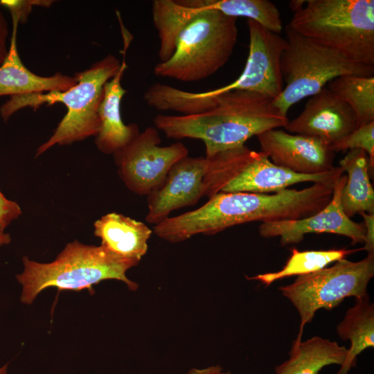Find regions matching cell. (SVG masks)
<instances>
[{
	"mask_svg": "<svg viewBox=\"0 0 374 374\" xmlns=\"http://www.w3.org/2000/svg\"><path fill=\"white\" fill-rule=\"evenodd\" d=\"M197 9L186 6L178 0H154L152 17L159 39L160 62L167 61L174 53L177 37Z\"/></svg>",
	"mask_w": 374,
	"mask_h": 374,
	"instance_id": "7402d4cb",
	"label": "cell"
},
{
	"mask_svg": "<svg viewBox=\"0 0 374 374\" xmlns=\"http://www.w3.org/2000/svg\"><path fill=\"white\" fill-rule=\"evenodd\" d=\"M339 167L347 173L341 195L345 214L350 218L357 213H374V190L370 180L372 171L367 154L360 149L350 150L339 161Z\"/></svg>",
	"mask_w": 374,
	"mask_h": 374,
	"instance_id": "ac0fdd59",
	"label": "cell"
},
{
	"mask_svg": "<svg viewBox=\"0 0 374 374\" xmlns=\"http://www.w3.org/2000/svg\"><path fill=\"white\" fill-rule=\"evenodd\" d=\"M186 374H232L224 371L220 365L211 366L205 368H192Z\"/></svg>",
	"mask_w": 374,
	"mask_h": 374,
	"instance_id": "f546056e",
	"label": "cell"
},
{
	"mask_svg": "<svg viewBox=\"0 0 374 374\" xmlns=\"http://www.w3.org/2000/svg\"><path fill=\"white\" fill-rule=\"evenodd\" d=\"M249 34V54L240 75L226 86L200 92L208 99L232 91L258 93L272 100L282 93L284 82L281 73V56L286 39L253 20H247Z\"/></svg>",
	"mask_w": 374,
	"mask_h": 374,
	"instance_id": "30bf717a",
	"label": "cell"
},
{
	"mask_svg": "<svg viewBox=\"0 0 374 374\" xmlns=\"http://www.w3.org/2000/svg\"><path fill=\"white\" fill-rule=\"evenodd\" d=\"M374 276V254L353 262L340 259L329 267L298 276L289 285L280 286L282 294L291 301L299 312L300 324L296 339L302 341L304 326L310 323L320 309L331 310L347 297L367 294V287Z\"/></svg>",
	"mask_w": 374,
	"mask_h": 374,
	"instance_id": "ba28073f",
	"label": "cell"
},
{
	"mask_svg": "<svg viewBox=\"0 0 374 374\" xmlns=\"http://www.w3.org/2000/svg\"><path fill=\"white\" fill-rule=\"evenodd\" d=\"M12 30L8 54L0 66V96L31 93L64 91L77 84L75 77L57 73L43 77L32 73L23 64L19 57L17 34L19 21L12 19Z\"/></svg>",
	"mask_w": 374,
	"mask_h": 374,
	"instance_id": "2e32d148",
	"label": "cell"
},
{
	"mask_svg": "<svg viewBox=\"0 0 374 374\" xmlns=\"http://www.w3.org/2000/svg\"><path fill=\"white\" fill-rule=\"evenodd\" d=\"M335 152L360 149L368 155L370 167L374 169V122L359 126L339 143L331 148Z\"/></svg>",
	"mask_w": 374,
	"mask_h": 374,
	"instance_id": "d4e9b609",
	"label": "cell"
},
{
	"mask_svg": "<svg viewBox=\"0 0 374 374\" xmlns=\"http://www.w3.org/2000/svg\"><path fill=\"white\" fill-rule=\"evenodd\" d=\"M181 4L197 8L216 10L231 17H245L280 34L283 29L277 7L268 0H178Z\"/></svg>",
	"mask_w": 374,
	"mask_h": 374,
	"instance_id": "44dd1931",
	"label": "cell"
},
{
	"mask_svg": "<svg viewBox=\"0 0 374 374\" xmlns=\"http://www.w3.org/2000/svg\"><path fill=\"white\" fill-rule=\"evenodd\" d=\"M346 179L347 176L343 174L334 187L330 202L317 213L300 220L261 223L260 235L279 237L282 246L300 243L305 234L312 233L337 234L350 238L353 244L364 243V224L350 220L342 208L341 195Z\"/></svg>",
	"mask_w": 374,
	"mask_h": 374,
	"instance_id": "8fae6325",
	"label": "cell"
},
{
	"mask_svg": "<svg viewBox=\"0 0 374 374\" xmlns=\"http://www.w3.org/2000/svg\"><path fill=\"white\" fill-rule=\"evenodd\" d=\"M195 8L177 37L172 55L154 66L157 76L199 81L213 75L231 56L238 37L237 19L213 9Z\"/></svg>",
	"mask_w": 374,
	"mask_h": 374,
	"instance_id": "5b68a950",
	"label": "cell"
},
{
	"mask_svg": "<svg viewBox=\"0 0 374 374\" xmlns=\"http://www.w3.org/2000/svg\"><path fill=\"white\" fill-rule=\"evenodd\" d=\"M305 1V0H292L290 2L289 5L291 10L295 12L304 6Z\"/></svg>",
	"mask_w": 374,
	"mask_h": 374,
	"instance_id": "4dcf8cb0",
	"label": "cell"
},
{
	"mask_svg": "<svg viewBox=\"0 0 374 374\" xmlns=\"http://www.w3.org/2000/svg\"><path fill=\"white\" fill-rule=\"evenodd\" d=\"M326 87L354 112L358 127L374 122V76L344 75Z\"/></svg>",
	"mask_w": 374,
	"mask_h": 374,
	"instance_id": "cb8c5ba5",
	"label": "cell"
},
{
	"mask_svg": "<svg viewBox=\"0 0 374 374\" xmlns=\"http://www.w3.org/2000/svg\"><path fill=\"white\" fill-rule=\"evenodd\" d=\"M348 348L319 336L292 344L289 359L275 367L274 374H318L331 364L341 366Z\"/></svg>",
	"mask_w": 374,
	"mask_h": 374,
	"instance_id": "d6986e66",
	"label": "cell"
},
{
	"mask_svg": "<svg viewBox=\"0 0 374 374\" xmlns=\"http://www.w3.org/2000/svg\"><path fill=\"white\" fill-rule=\"evenodd\" d=\"M359 214L364 219L363 224L365 227L363 249L366 250L368 254H374V213H361Z\"/></svg>",
	"mask_w": 374,
	"mask_h": 374,
	"instance_id": "83f0119b",
	"label": "cell"
},
{
	"mask_svg": "<svg viewBox=\"0 0 374 374\" xmlns=\"http://www.w3.org/2000/svg\"><path fill=\"white\" fill-rule=\"evenodd\" d=\"M121 67L119 60L109 54L74 77L77 84L64 91L14 95L1 105L0 114L6 121L17 111L31 107L34 109L46 103H61L67 112L53 135L36 150L38 157L55 145H69L96 136L100 122L98 108L103 96L105 84Z\"/></svg>",
	"mask_w": 374,
	"mask_h": 374,
	"instance_id": "7a4b0ae2",
	"label": "cell"
},
{
	"mask_svg": "<svg viewBox=\"0 0 374 374\" xmlns=\"http://www.w3.org/2000/svg\"><path fill=\"white\" fill-rule=\"evenodd\" d=\"M280 66L284 88L274 105L285 116L305 98L319 92L332 80L344 75L372 76L374 66L353 62L339 52L290 28Z\"/></svg>",
	"mask_w": 374,
	"mask_h": 374,
	"instance_id": "8992f818",
	"label": "cell"
},
{
	"mask_svg": "<svg viewBox=\"0 0 374 374\" xmlns=\"http://www.w3.org/2000/svg\"><path fill=\"white\" fill-rule=\"evenodd\" d=\"M124 36V48L121 67L117 73L103 87V96L98 108L100 130L96 136L97 148L104 154H115L127 146L140 133L136 124L125 125L121 112V100L127 91L122 87L121 80L127 69L126 51L130 39Z\"/></svg>",
	"mask_w": 374,
	"mask_h": 374,
	"instance_id": "9a60e30c",
	"label": "cell"
},
{
	"mask_svg": "<svg viewBox=\"0 0 374 374\" xmlns=\"http://www.w3.org/2000/svg\"><path fill=\"white\" fill-rule=\"evenodd\" d=\"M52 1H22V0H1L0 5L7 8L12 18L17 19L19 23H24L34 6H49Z\"/></svg>",
	"mask_w": 374,
	"mask_h": 374,
	"instance_id": "484cf974",
	"label": "cell"
},
{
	"mask_svg": "<svg viewBox=\"0 0 374 374\" xmlns=\"http://www.w3.org/2000/svg\"><path fill=\"white\" fill-rule=\"evenodd\" d=\"M263 153L280 167L302 175L332 170L335 152L322 141L272 129L257 136Z\"/></svg>",
	"mask_w": 374,
	"mask_h": 374,
	"instance_id": "7c38bea8",
	"label": "cell"
},
{
	"mask_svg": "<svg viewBox=\"0 0 374 374\" xmlns=\"http://www.w3.org/2000/svg\"><path fill=\"white\" fill-rule=\"evenodd\" d=\"M208 159L186 157L175 163L157 190L148 195L145 220L154 225L169 217L171 212L195 205L204 196V177Z\"/></svg>",
	"mask_w": 374,
	"mask_h": 374,
	"instance_id": "4fadbf2b",
	"label": "cell"
},
{
	"mask_svg": "<svg viewBox=\"0 0 374 374\" xmlns=\"http://www.w3.org/2000/svg\"><path fill=\"white\" fill-rule=\"evenodd\" d=\"M95 236L113 253L140 261L146 253L152 231L145 224L117 213H109L94 224Z\"/></svg>",
	"mask_w": 374,
	"mask_h": 374,
	"instance_id": "e0dca14e",
	"label": "cell"
},
{
	"mask_svg": "<svg viewBox=\"0 0 374 374\" xmlns=\"http://www.w3.org/2000/svg\"><path fill=\"white\" fill-rule=\"evenodd\" d=\"M139 261L119 256L103 246L86 245L77 240L68 243L51 262L40 263L23 258L24 271L17 275L22 285L21 301L31 304L44 289L91 290L92 285L107 279L125 283L131 290L138 285L126 272Z\"/></svg>",
	"mask_w": 374,
	"mask_h": 374,
	"instance_id": "3957f363",
	"label": "cell"
},
{
	"mask_svg": "<svg viewBox=\"0 0 374 374\" xmlns=\"http://www.w3.org/2000/svg\"><path fill=\"white\" fill-rule=\"evenodd\" d=\"M10 242V236L8 233L0 232V246L9 244Z\"/></svg>",
	"mask_w": 374,
	"mask_h": 374,
	"instance_id": "1f68e13d",
	"label": "cell"
},
{
	"mask_svg": "<svg viewBox=\"0 0 374 374\" xmlns=\"http://www.w3.org/2000/svg\"><path fill=\"white\" fill-rule=\"evenodd\" d=\"M161 141L158 130L149 127L113 154L120 178L134 193L148 196L159 188L171 167L188 156L182 143L160 146Z\"/></svg>",
	"mask_w": 374,
	"mask_h": 374,
	"instance_id": "9c48e42d",
	"label": "cell"
},
{
	"mask_svg": "<svg viewBox=\"0 0 374 374\" xmlns=\"http://www.w3.org/2000/svg\"><path fill=\"white\" fill-rule=\"evenodd\" d=\"M337 333L350 346L335 374H348L355 366L357 356L364 350L374 347V305L367 294L355 299V305L348 309L337 326Z\"/></svg>",
	"mask_w": 374,
	"mask_h": 374,
	"instance_id": "ffe728a7",
	"label": "cell"
},
{
	"mask_svg": "<svg viewBox=\"0 0 374 374\" xmlns=\"http://www.w3.org/2000/svg\"><path fill=\"white\" fill-rule=\"evenodd\" d=\"M287 26L353 62L374 66L373 0H308Z\"/></svg>",
	"mask_w": 374,
	"mask_h": 374,
	"instance_id": "277c9868",
	"label": "cell"
},
{
	"mask_svg": "<svg viewBox=\"0 0 374 374\" xmlns=\"http://www.w3.org/2000/svg\"><path fill=\"white\" fill-rule=\"evenodd\" d=\"M362 249H328L299 251L295 248L291 249V256L283 267L277 271L260 274L251 277L249 280L260 281L266 287L274 281L290 277L309 274L321 270L332 262L346 257Z\"/></svg>",
	"mask_w": 374,
	"mask_h": 374,
	"instance_id": "603a6c76",
	"label": "cell"
},
{
	"mask_svg": "<svg viewBox=\"0 0 374 374\" xmlns=\"http://www.w3.org/2000/svg\"><path fill=\"white\" fill-rule=\"evenodd\" d=\"M21 214V210L19 204L8 199L0 191V232H3L10 222Z\"/></svg>",
	"mask_w": 374,
	"mask_h": 374,
	"instance_id": "4316f807",
	"label": "cell"
},
{
	"mask_svg": "<svg viewBox=\"0 0 374 374\" xmlns=\"http://www.w3.org/2000/svg\"><path fill=\"white\" fill-rule=\"evenodd\" d=\"M8 23L3 12L0 9V66L3 64L8 54Z\"/></svg>",
	"mask_w": 374,
	"mask_h": 374,
	"instance_id": "f1b7e54d",
	"label": "cell"
},
{
	"mask_svg": "<svg viewBox=\"0 0 374 374\" xmlns=\"http://www.w3.org/2000/svg\"><path fill=\"white\" fill-rule=\"evenodd\" d=\"M343 174L339 166L320 174L295 173L244 145L209 157L204 183L206 196L211 197L218 193H276L301 182H336Z\"/></svg>",
	"mask_w": 374,
	"mask_h": 374,
	"instance_id": "52a82bcc",
	"label": "cell"
},
{
	"mask_svg": "<svg viewBox=\"0 0 374 374\" xmlns=\"http://www.w3.org/2000/svg\"><path fill=\"white\" fill-rule=\"evenodd\" d=\"M357 127L353 109L326 87L312 96L301 113L285 126L290 132L318 139L330 148Z\"/></svg>",
	"mask_w": 374,
	"mask_h": 374,
	"instance_id": "5bb4252c",
	"label": "cell"
},
{
	"mask_svg": "<svg viewBox=\"0 0 374 374\" xmlns=\"http://www.w3.org/2000/svg\"><path fill=\"white\" fill-rule=\"evenodd\" d=\"M7 373V364L0 368V374H6Z\"/></svg>",
	"mask_w": 374,
	"mask_h": 374,
	"instance_id": "d6a6232c",
	"label": "cell"
},
{
	"mask_svg": "<svg viewBox=\"0 0 374 374\" xmlns=\"http://www.w3.org/2000/svg\"><path fill=\"white\" fill-rule=\"evenodd\" d=\"M272 99L258 93L232 91L198 105L191 115L159 114L156 128L167 137L202 140L206 157L244 145L253 136L284 127L289 122Z\"/></svg>",
	"mask_w": 374,
	"mask_h": 374,
	"instance_id": "6da1fadb",
	"label": "cell"
}]
</instances>
